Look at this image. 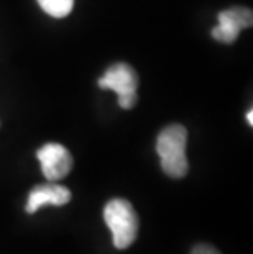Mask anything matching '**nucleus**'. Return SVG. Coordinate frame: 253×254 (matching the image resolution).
I'll list each match as a JSON object with an SVG mask.
<instances>
[{
  "label": "nucleus",
  "instance_id": "1",
  "mask_svg": "<svg viewBox=\"0 0 253 254\" xmlns=\"http://www.w3.org/2000/svg\"><path fill=\"white\" fill-rule=\"evenodd\" d=\"M187 129L182 125H169L163 128L156 139V153L160 156L161 169L168 177L182 179L189 171L186 156Z\"/></svg>",
  "mask_w": 253,
  "mask_h": 254
},
{
  "label": "nucleus",
  "instance_id": "8",
  "mask_svg": "<svg viewBox=\"0 0 253 254\" xmlns=\"http://www.w3.org/2000/svg\"><path fill=\"white\" fill-rule=\"evenodd\" d=\"M191 254H220V251L211 245H197L196 248H192Z\"/></svg>",
  "mask_w": 253,
  "mask_h": 254
},
{
  "label": "nucleus",
  "instance_id": "2",
  "mask_svg": "<svg viewBox=\"0 0 253 254\" xmlns=\"http://www.w3.org/2000/svg\"><path fill=\"white\" fill-rule=\"evenodd\" d=\"M104 220L112 231V243L117 250H127L138 236V215L125 198H112L104 208Z\"/></svg>",
  "mask_w": 253,
  "mask_h": 254
},
{
  "label": "nucleus",
  "instance_id": "5",
  "mask_svg": "<svg viewBox=\"0 0 253 254\" xmlns=\"http://www.w3.org/2000/svg\"><path fill=\"white\" fill-rule=\"evenodd\" d=\"M36 158L41 164L46 181L58 182L64 179L73 169V156L59 143H46L36 151Z\"/></svg>",
  "mask_w": 253,
  "mask_h": 254
},
{
  "label": "nucleus",
  "instance_id": "9",
  "mask_svg": "<svg viewBox=\"0 0 253 254\" xmlns=\"http://www.w3.org/2000/svg\"><path fill=\"white\" fill-rule=\"evenodd\" d=\"M252 117H253V112L249 110V113H247V120H249V125H250V127L253 125V118H252Z\"/></svg>",
  "mask_w": 253,
  "mask_h": 254
},
{
  "label": "nucleus",
  "instance_id": "4",
  "mask_svg": "<svg viewBox=\"0 0 253 254\" xmlns=\"http://www.w3.org/2000/svg\"><path fill=\"white\" fill-rule=\"evenodd\" d=\"M219 25H215L211 30V35L215 41L224 45H232L237 41L240 31L250 28L253 23V13L247 7H232L222 10L217 15Z\"/></svg>",
  "mask_w": 253,
  "mask_h": 254
},
{
  "label": "nucleus",
  "instance_id": "3",
  "mask_svg": "<svg viewBox=\"0 0 253 254\" xmlns=\"http://www.w3.org/2000/svg\"><path fill=\"white\" fill-rule=\"evenodd\" d=\"M100 89L115 92L118 97V105L125 110H130L137 105L138 100V75L130 64L115 63L109 66L104 75L97 80Z\"/></svg>",
  "mask_w": 253,
  "mask_h": 254
},
{
  "label": "nucleus",
  "instance_id": "7",
  "mask_svg": "<svg viewBox=\"0 0 253 254\" xmlns=\"http://www.w3.org/2000/svg\"><path fill=\"white\" fill-rule=\"evenodd\" d=\"M43 12L53 18H64L73 12L74 0H38Z\"/></svg>",
  "mask_w": 253,
  "mask_h": 254
},
{
  "label": "nucleus",
  "instance_id": "6",
  "mask_svg": "<svg viewBox=\"0 0 253 254\" xmlns=\"http://www.w3.org/2000/svg\"><path fill=\"white\" fill-rule=\"evenodd\" d=\"M71 190L68 187L61 186V184L50 182L40 184L31 189L28 200L25 205V212L26 213H36L41 207L45 205H53V207H63V205L69 203L71 200Z\"/></svg>",
  "mask_w": 253,
  "mask_h": 254
}]
</instances>
